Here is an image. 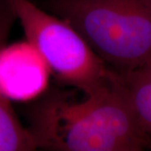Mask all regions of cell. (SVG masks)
<instances>
[{
  "mask_svg": "<svg viewBox=\"0 0 151 151\" xmlns=\"http://www.w3.org/2000/svg\"><path fill=\"white\" fill-rule=\"evenodd\" d=\"M116 81L139 124L151 139V60L133 70L116 71Z\"/></svg>",
  "mask_w": 151,
  "mask_h": 151,
  "instance_id": "4",
  "label": "cell"
},
{
  "mask_svg": "<svg viewBox=\"0 0 151 151\" xmlns=\"http://www.w3.org/2000/svg\"><path fill=\"white\" fill-rule=\"evenodd\" d=\"M50 7L113 70L151 60V0H50Z\"/></svg>",
  "mask_w": 151,
  "mask_h": 151,
  "instance_id": "2",
  "label": "cell"
},
{
  "mask_svg": "<svg viewBox=\"0 0 151 151\" xmlns=\"http://www.w3.org/2000/svg\"><path fill=\"white\" fill-rule=\"evenodd\" d=\"M36 148L31 132L22 126L8 97L0 92V151H29Z\"/></svg>",
  "mask_w": 151,
  "mask_h": 151,
  "instance_id": "5",
  "label": "cell"
},
{
  "mask_svg": "<svg viewBox=\"0 0 151 151\" xmlns=\"http://www.w3.org/2000/svg\"><path fill=\"white\" fill-rule=\"evenodd\" d=\"M29 44L55 75L90 95L113 82L115 70L103 62L69 23L29 0H6Z\"/></svg>",
  "mask_w": 151,
  "mask_h": 151,
  "instance_id": "3",
  "label": "cell"
},
{
  "mask_svg": "<svg viewBox=\"0 0 151 151\" xmlns=\"http://www.w3.org/2000/svg\"><path fill=\"white\" fill-rule=\"evenodd\" d=\"M29 129L38 148L60 151H140L151 139L139 124L116 81L81 102L59 94L31 114Z\"/></svg>",
  "mask_w": 151,
  "mask_h": 151,
  "instance_id": "1",
  "label": "cell"
}]
</instances>
